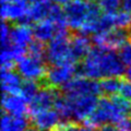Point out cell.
<instances>
[{"label": "cell", "instance_id": "1", "mask_svg": "<svg viewBox=\"0 0 131 131\" xmlns=\"http://www.w3.org/2000/svg\"><path fill=\"white\" fill-rule=\"evenodd\" d=\"M81 72L93 80L119 78L126 73V64L117 51L95 46L82 61Z\"/></svg>", "mask_w": 131, "mask_h": 131}, {"label": "cell", "instance_id": "2", "mask_svg": "<svg viewBox=\"0 0 131 131\" xmlns=\"http://www.w3.org/2000/svg\"><path fill=\"white\" fill-rule=\"evenodd\" d=\"M130 102L120 96H107L98 100L94 112L85 124L92 128L102 127L104 125L119 124L127 118L130 112Z\"/></svg>", "mask_w": 131, "mask_h": 131}, {"label": "cell", "instance_id": "3", "mask_svg": "<svg viewBox=\"0 0 131 131\" xmlns=\"http://www.w3.org/2000/svg\"><path fill=\"white\" fill-rule=\"evenodd\" d=\"M63 12L68 27L80 32L92 18L101 14L102 10L91 0H70L63 7Z\"/></svg>", "mask_w": 131, "mask_h": 131}, {"label": "cell", "instance_id": "4", "mask_svg": "<svg viewBox=\"0 0 131 131\" xmlns=\"http://www.w3.org/2000/svg\"><path fill=\"white\" fill-rule=\"evenodd\" d=\"M16 71L22 79L37 82L46 78V58L26 54L18 61Z\"/></svg>", "mask_w": 131, "mask_h": 131}, {"label": "cell", "instance_id": "5", "mask_svg": "<svg viewBox=\"0 0 131 131\" xmlns=\"http://www.w3.org/2000/svg\"><path fill=\"white\" fill-rule=\"evenodd\" d=\"M45 57H46V61L51 66L63 62H70V61L75 62L71 56L69 34L56 36L54 39L47 43Z\"/></svg>", "mask_w": 131, "mask_h": 131}, {"label": "cell", "instance_id": "6", "mask_svg": "<svg viewBox=\"0 0 131 131\" xmlns=\"http://www.w3.org/2000/svg\"><path fill=\"white\" fill-rule=\"evenodd\" d=\"M77 62H63L52 64L47 70L46 81L51 88H63L72 81L77 74Z\"/></svg>", "mask_w": 131, "mask_h": 131}, {"label": "cell", "instance_id": "7", "mask_svg": "<svg viewBox=\"0 0 131 131\" xmlns=\"http://www.w3.org/2000/svg\"><path fill=\"white\" fill-rule=\"evenodd\" d=\"M68 28L69 27L67 23L57 22L51 19H46L43 20V21H39L35 23V25L33 26L35 39H37L44 44L49 43L56 36L67 35Z\"/></svg>", "mask_w": 131, "mask_h": 131}, {"label": "cell", "instance_id": "8", "mask_svg": "<svg viewBox=\"0 0 131 131\" xmlns=\"http://www.w3.org/2000/svg\"><path fill=\"white\" fill-rule=\"evenodd\" d=\"M30 2L24 0L1 2V18L2 21L12 23H30Z\"/></svg>", "mask_w": 131, "mask_h": 131}, {"label": "cell", "instance_id": "9", "mask_svg": "<svg viewBox=\"0 0 131 131\" xmlns=\"http://www.w3.org/2000/svg\"><path fill=\"white\" fill-rule=\"evenodd\" d=\"M130 38V32L122 28H112L100 34L92 36V40L95 46L105 49H119Z\"/></svg>", "mask_w": 131, "mask_h": 131}, {"label": "cell", "instance_id": "10", "mask_svg": "<svg viewBox=\"0 0 131 131\" xmlns=\"http://www.w3.org/2000/svg\"><path fill=\"white\" fill-rule=\"evenodd\" d=\"M31 119L34 127L39 131H56L62 125V117L56 108L31 113Z\"/></svg>", "mask_w": 131, "mask_h": 131}, {"label": "cell", "instance_id": "11", "mask_svg": "<svg viewBox=\"0 0 131 131\" xmlns=\"http://www.w3.org/2000/svg\"><path fill=\"white\" fill-rule=\"evenodd\" d=\"M35 40L34 30L28 23H18L11 26L10 44L11 46L27 54L30 45ZM8 45V46H9Z\"/></svg>", "mask_w": 131, "mask_h": 131}, {"label": "cell", "instance_id": "12", "mask_svg": "<svg viewBox=\"0 0 131 131\" xmlns=\"http://www.w3.org/2000/svg\"><path fill=\"white\" fill-rule=\"evenodd\" d=\"M59 95L51 86L40 88L35 97L30 103V113L39 112L49 108H55L56 102Z\"/></svg>", "mask_w": 131, "mask_h": 131}, {"label": "cell", "instance_id": "13", "mask_svg": "<svg viewBox=\"0 0 131 131\" xmlns=\"http://www.w3.org/2000/svg\"><path fill=\"white\" fill-rule=\"evenodd\" d=\"M28 102L21 94H3L2 96V109L5 114L12 116H21L27 113Z\"/></svg>", "mask_w": 131, "mask_h": 131}, {"label": "cell", "instance_id": "14", "mask_svg": "<svg viewBox=\"0 0 131 131\" xmlns=\"http://www.w3.org/2000/svg\"><path fill=\"white\" fill-rule=\"evenodd\" d=\"M57 6L58 5H54L47 0H32L30 2L28 22L37 23L43 20L49 19L54 13Z\"/></svg>", "mask_w": 131, "mask_h": 131}, {"label": "cell", "instance_id": "15", "mask_svg": "<svg viewBox=\"0 0 131 131\" xmlns=\"http://www.w3.org/2000/svg\"><path fill=\"white\" fill-rule=\"evenodd\" d=\"M93 40L89 37L88 35L78 33L74 34L70 38V49H71V56L72 59L75 61L83 60L88 54L91 51Z\"/></svg>", "mask_w": 131, "mask_h": 131}, {"label": "cell", "instance_id": "16", "mask_svg": "<svg viewBox=\"0 0 131 131\" xmlns=\"http://www.w3.org/2000/svg\"><path fill=\"white\" fill-rule=\"evenodd\" d=\"M22 77L12 69H1V88L3 94H20L22 89Z\"/></svg>", "mask_w": 131, "mask_h": 131}, {"label": "cell", "instance_id": "17", "mask_svg": "<svg viewBox=\"0 0 131 131\" xmlns=\"http://www.w3.org/2000/svg\"><path fill=\"white\" fill-rule=\"evenodd\" d=\"M26 129L27 120L25 119V117L3 114L0 131H25Z\"/></svg>", "mask_w": 131, "mask_h": 131}, {"label": "cell", "instance_id": "18", "mask_svg": "<svg viewBox=\"0 0 131 131\" xmlns=\"http://www.w3.org/2000/svg\"><path fill=\"white\" fill-rule=\"evenodd\" d=\"M101 90L102 93H104L107 96H115V94L119 93L121 80H119V78H106L103 79L101 82Z\"/></svg>", "mask_w": 131, "mask_h": 131}, {"label": "cell", "instance_id": "19", "mask_svg": "<svg viewBox=\"0 0 131 131\" xmlns=\"http://www.w3.org/2000/svg\"><path fill=\"white\" fill-rule=\"evenodd\" d=\"M112 15L116 28H122V30L128 31L131 27V12L121 9L117 13H114Z\"/></svg>", "mask_w": 131, "mask_h": 131}, {"label": "cell", "instance_id": "20", "mask_svg": "<svg viewBox=\"0 0 131 131\" xmlns=\"http://www.w3.org/2000/svg\"><path fill=\"white\" fill-rule=\"evenodd\" d=\"M98 6L103 13L114 14L122 9V0H101Z\"/></svg>", "mask_w": 131, "mask_h": 131}, {"label": "cell", "instance_id": "21", "mask_svg": "<svg viewBox=\"0 0 131 131\" xmlns=\"http://www.w3.org/2000/svg\"><path fill=\"white\" fill-rule=\"evenodd\" d=\"M38 85L35 81H24L22 84V89H21V95L25 98L28 102V104L31 103V101L35 97V95L37 94V92L39 91Z\"/></svg>", "mask_w": 131, "mask_h": 131}, {"label": "cell", "instance_id": "22", "mask_svg": "<svg viewBox=\"0 0 131 131\" xmlns=\"http://www.w3.org/2000/svg\"><path fill=\"white\" fill-rule=\"evenodd\" d=\"M118 55H119L120 59L122 60V62H124L127 66H129L131 63V40L129 42L125 43L122 46L118 49Z\"/></svg>", "mask_w": 131, "mask_h": 131}, {"label": "cell", "instance_id": "23", "mask_svg": "<svg viewBox=\"0 0 131 131\" xmlns=\"http://www.w3.org/2000/svg\"><path fill=\"white\" fill-rule=\"evenodd\" d=\"M94 128L86 124L79 126L75 124H71V122H67V124H62L56 131H93Z\"/></svg>", "mask_w": 131, "mask_h": 131}, {"label": "cell", "instance_id": "24", "mask_svg": "<svg viewBox=\"0 0 131 131\" xmlns=\"http://www.w3.org/2000/svg\"><path fill=\"white\" fill-rule=\"evenodd\" d=\"M119 96L125 98L126 101L131 102V81L126 79L121 80L120 89H119Z\"/></svg>", "mask_w": 131, "mask_h": 131}, {"label": "cell", "instance_id": "25", "mask_svg": "<svg viewBox=\"0 0 131 131\" xmlns=\"http://www.w3.org/2000/svg\"><path fill=\"white\" fill-rule=\"evenodd\" d=\"M117 128L119 131H131V119H126L121 120L119 124H117Z\"/></svg>", "mask_w": 131, "mask_h": 131}, {"label": "cell", "instance_id": "26", "mask_svg": "<svg viewBox=\"0 0 131 131\" xmlns=\"http://www.w3.org/2000/svg\"><path fill=\"white\" fill-rule=\"evenodd\" d=\"M98 131H119L117 127H114L113 125H104L98 128Z\"/></svg>", "mask_w": 131, "mask_h": 131}, {"label": "cell", "instance_id": "27", "mask_svg": "<svg viewBox=\"0 0 131 131\" xmlns=\"http://www.w3.org/2000/svg\"><path fill=\"white\" fill-rule=\"evenodd\" d=\"M122 9L131 12V0H122Z\"/></svg>", "mask_w": 131, "mask_h": 131}, {"label": "cell", "instance_id": "28", "mask_svg": "<svg viewBox=\"0 0 131 131\" xmlns=\"http://www.w3.org/2000/svg\"><path fill=\"white\" fill-rule=\"evenodd\" d=\"M47 1L54 3V5H58V6H61V7H64L69 1H70V0H47Z\"/></svg>", "mask_w": 131, "mask_h": 131}, {"label": "cell", "instance_id": "29", "mask_svg": "<svg viewBox=\"0 0 131 131\" xmlns=\"http://www.w3.org/2000/svg\"><path fill=\"white\" fill-rule=\"evenodd\" d=\"M125 74L127 77V79L131 81V63L126 67V73H125Z\"/></svg>", "mask_w": 131, "mask_h": 131}, {"label": "cell", "instance_id": "30", "mask_svg": "<svg viewBox=\"0 0 131 131\" xmlns=\"http://www.w3.org/2000/svg\"><path fill=\"white\" fill-rule=\"evenodd\" d=\"M7 1H14V0H1V2H7ZM24 1H28V2H31L32 0H24Z\"/></svg>", "mask_w": 131, "mask_h": 131}, {"label": "cell", "instance_id": "31", "mask_svg": "<svg viewBox=\"0 0 131 131\" xmlns=\"http://www.w3.org/2000/svg\"><path fill=\"white\" fill-rule=\"evenodd\" d=\"M91 1H93V2H100L101 0H91Z\"/></svg>", "mask_w": 131, "mask_h": 131}, {"label": "cell", "instance_id": "32", "mask_svg": "<svg viewBox=\"0 0 131 131\" xmlns=\"http://www.w3.org/2000/svg\"><path fill=\"white\" fill-rule=\"evenodd\" d=\"M129 113H130V116H131V105H130V112Z\"/></svg>", "mask_w": 131, "mask_h": 131}, {"label": "cell", "instance_id": "33", "mask_svg": "<svg viewBox=\"0 0 131 131\" xmlns=\"http://www.w3.org/2000/svg\"><path fill=\"white\" fill-rule=\"evenodd\" d=\"M130 40H131V31H130Z\"/></svg>", "mask_w": 131, "mask_h": 131}]
</instances>
